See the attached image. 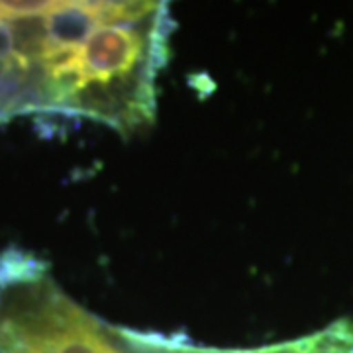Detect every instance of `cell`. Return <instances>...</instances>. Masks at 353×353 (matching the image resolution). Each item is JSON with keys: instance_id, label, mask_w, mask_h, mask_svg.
<instances>
[{"instance_id": "obj_1", "label": "cell", "mask_w": 353, "mask_h": 353, "mask_svg": "<svg viewBox=\"0 0 353 353\" xmlns=\"http://www.w3.org/2000/svg\"><path fill=\"white\" fill-rule=\"evenodd\" d=\"M0 353H132L118 326L75 303L48 261L0 252Z\"/></svg>"}, {"instance_id": "obj_2", "label": "cell", "mask_w": 353, "mask_h": 353, "mask_svg": "<svg viewBox=\"0 0 353 353\" xmlns=\"http://www.w3.org/2000/svg\"><path fill=\"white\" fill-rule=\"evenodd\" d=\"M120 336L132 353H353V322L336 320L326 328L312 332L296 340L269 343L261 347H210L194 343L183 336H169L157 332L118 326Z\"/></svg>"}]
</instances>
